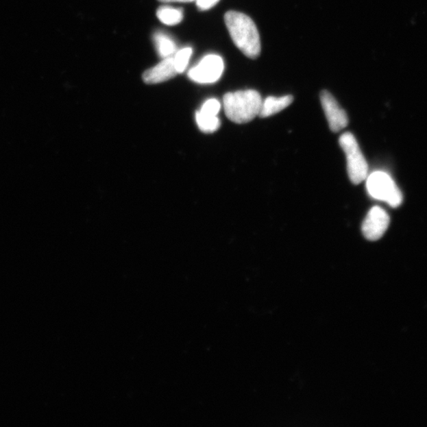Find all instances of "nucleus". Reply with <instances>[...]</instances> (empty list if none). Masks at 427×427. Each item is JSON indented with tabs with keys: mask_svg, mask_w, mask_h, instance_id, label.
<instances>
[{
	"mask_svg": "<svg viewBox=\"0 0 427 427\" xmlns=\"http://www.w3.org/2000/svg\"><path fill=\"white\" fill-rule=\"evenodd\" d=\"M226 27L234 45L247 58L256 59L260 54L258 29L248 15L230 10L224 16Z\"/></svg>",
	"mask_w": 427,
	"mask_h": 427,
	"instance_id": "obj_1",
	"label": "nucleus"
},
{
	"mask_svg": "<svg viewBox=\"0 0 427 427\" xmlns=\"http://www.w3.org/2000/svg\"><path fill=\"white\" fill-rule=\"evenodd\" d=\"M263 99L254 90L228 93L223 97V108L226 117L236 123H248L259 116Z\"/></svg>",
	"mask_w": 427,
	"mask_h": 427,
	"instance_id": "obj_2",
	"label": "nucleus"
},
{
	"mask_svg": "<svg viewBox=\"0 0 427 427\" xmlns=\"http://www.w3.org/2000/svg\"><path fill=\"white\" fill-rule=\"evenodd\" d=\"M339 143L346 154L350 180L354 184L363 182L368 177V164L356 137L352 133L346 132L339 138Z\"/></svg>",
	"mask_w": 427,
	"mask_h": 427,
	"instance_id": "obj_3",
	"label": "nucleus"
},
{
	"mask_svg": "<svg viewBox=\"0 0 427 427\" xmlns=\"http://www.w3.org/2000/svg\"><path fill=\"white\" fill-rule=\"evenodd\" d=\"M366 180L367 191L373 198L387 202L393 208L399 207L402 203L403 195L388 173L374 172Z\"/></svg>",
	"mask_w": 427,
	"mask_h": 427,
	"instance_id": "obj_4",
	"label": "nucleus"
},
{
	"mask_svg": "<svg viewBox=\"0 0 427 427\" xmlns=\"http://www.w3.org/2000/svg\"><path fill=\"white\" fill-rule=\"evenodd\" d=\"M223 70L224 63L221 56L208 55L188 71V75L197 84H214L221 78Z\"/></svg>",
	"mask_w": 427,
	"mask_h": 427,
	"instance_id": "obj_5",
	"label": "nucleus"
},
{
	"mask_svg": "<svg viewBox=\"0 0 427 427\" xmlns=\"http://www.w3.org/2000/svg\"><path fill=\"white\" fill-rule=\"evenodd\" d=\"M389 223V216L384 209L380 207L372 208L363 221L362 230L365 238L372 241L382 239Z\"/></svg>",
	"mask_w": 427,
	"mask_h": 427,
	"instance_id": "obj_6",
	"label": "nucleus"
},
{
	"mask_svg": "<svg viewBox=\"0 0 427 427\" xmlns=\"http://www.w3.org/2000/svg\"><path fill=\"white\" fill-rule=\"evenodd\" d=\"M321 101L328 125L333 132H338L348 125V117L330 92L323 90L321 93Z\"/></svg>",
	"mask_w": 427,
	"mask_h": 427,
	"instance_id": "obj_7",
	"label": "nucleus"
},
{
	"mask_svg": "<svg viewBox=\"0 0 427 427\" xmlns=\"http://www.w3.org/2000/svg\"><path fill=\"white\" fill-rule=\"evenodd\" d=\"M175 69L173 58H164L154 68L150 69L143 75V80L147 84H157L171 80L178 75Z\"/></svg>",
	"mask_w": 427,
	"mask_h": 427,
	"instance_id": "obj_8",
	"label": "nucleus"
},
{
	"mask_svg": "<svg viewBox=\"0 0 427 427\" xmlns=\"http://www.w3.org/2000/svg\"><path fill=\"white\" fill-rule=\"evenodd\" d=\"M294 101L291 95L282 97H269L262 101L259 117H269L284 110Z\"/></svg>",
	"mask_w": 427,
	"mask_h": 427,
	"instance_id": "obj_9",
	"label": "nucleus"
},
{
	"mask_svg": "<svg viewBox=\"0 0 427 427\" xmlns=\"http://www.w3.org/2000/svg\"><path fill=\"white\" fill-rule=\"evenodd\" d=\"M154 41L159 56L163 59L171 58L176 51V44L167 34L160 32L154 34Z\"/></svg>",
	"mask_w": 427,
	"mask_h": 427,
	"instance_id": "obj_10",
	"label": "nucleus"
},
{
	"mask_svg": "<svg viewBox=\"0 0 427 427\" xmlns=\"http://www.w3.org/2000/svg\"><path fill=\"white\" fill-rule=\"evenodd\" d=\"M157 17L164 25H175L183 20V12L182 9L163 6L158 9Z\"/></svg>",
	"mask_w": 427,
	"mask_h": 427,
	"instance_id": "obj_11",
	"label": "nucleus"
},
{
	"mask_svg": "<svg viewBox=\"0 0 427 427\" xmlns=\"http://www.w3.org/2000/svg\"><path fill=\"white\" fill-rule=\"evenodd\" d=\"M195 120L200 131L204 133H213L217 131L221 125L217 116L205 115L199 111L195 114Z\"/></svg>",
	"mask_w": 427,
	"mask_h": 427,
	"instance_id": "obj_12",
	"label": "nucleus"
},
{
	"mask_svg": "<svg viewBox=\"0 0 427 427\" xmlns=\"http://www.w3.org/2000/svg\"><path fill=\"white\" fill-rule=\"evenodd\" d=\"M193 54L192 48L187 47L179 50L173 56L175 69L178 73H182L186 69L189 59Z\"/></svg>",
	"mask_w": 427,
	"mask_h": 427,
	"instance_id": "obj_13",
	"label": "nucleus"
},
{
	"mask_svg": "<svg viewBox=\"0 0 427 427\" xmlns=\"http://www.w3.org/2000/svg\"><path fill=\"white\" fill-rule=\"evenodd\" d=\"M220 109L221 103L217 99H209L204 103L199 111L205 115L217 116Z\"/></svg>",
	"mask_w": 427,
	"mask_h": 427,
	"instance_id": "obj_14",
	"label": "nucleus"
},
{
	"mask_svg": "<svg viewBox=\"0 0 427 427\" xmlns=\"http://www.w3.org/2000/svg\"><path fill=\"white\" fill-rule=\"evenodd\" d=\"M195 1H197V6L199 10H205L213 8L219 0H195Z\"/></svg>",
	"mask_w": 427,
	"mask_h": 427,
	"instance_id": "obj_15",
	"label": "nucleus"
},
{
	"mask_svg": "<svg viewBox=\"0 0 427 427\" xmlns=\"http://www.w3.org/2000/svg\"><path fill=\"white\" fill-rule=\"evenodd\" d=\"M158 1L162 3H174V2H193L195 1V0H158Z\"/></svg>",
	"mask_w": 427,
	"mask_h": 427,
	"instance_id": "obj_16",
	"label": "nucleus"
}]
</instances>
